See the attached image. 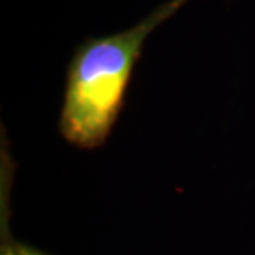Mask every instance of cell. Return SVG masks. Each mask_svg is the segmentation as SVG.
<instances>
[{"mask_svg": "<svg viewBox=\"0 0 255 255\" xmlns=\"http://www.w3.org/2000/svg\"><path fill=\"white\" fill-rule=\"evenodd\" d=\"M191 0H167L132 27L76 45L68 65L58 131L80 149L103 146L125 108L149 35Z\"/></svg>", "mask_w": 255, "mask_h": 255, "instance_id": "cell-1", "label": "cell"}, {"mask_svg": "<svg viewBox=\"0 0 255 255\" xmlns=\"http://www.w3.org/2000/svg\"><path fill=\"white\" fill-rule=\"evenodd\" d=\"M0 255H50V254L40 252V251H37V249L13 241L8 234L5 236V232H3L2 247H0Z\"/></svg>", "mask_w": 255, "mask_h": 255, "instance_id": "cell-2", "label": "cell"}]
</instances>
